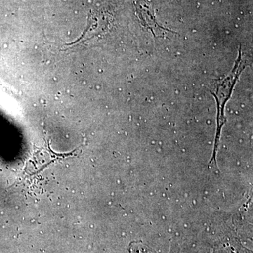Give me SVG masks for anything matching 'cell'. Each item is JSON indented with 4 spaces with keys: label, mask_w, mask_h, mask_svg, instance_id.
<instances>
[{
    "label": "cell",
    "mask_w": 253,
    "mask_h": 253,
    "mask_svg": "<svg viewBox=\"0 0 253 253\" xmlns=\"http://www.w3.org/2000/svg\"><path fill=\"white\" fill-rule=\"evenodd\" d=\"M246 66V61L242 59V55H241V51L240 49L239 56H238L235 62V66L231 71L230 74L216 84L214 92L212 91V94L217 101V132H216L212 158L211 161V163H212V164L216 163V156H217L218 145H219V139H220L221 128L226 122L225 116H224L226 104L227 103L228 100L230 99L236 82Z\"/></svg>",
    "instance_id": "1"
}]
</instances>
